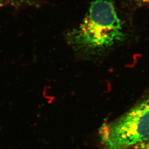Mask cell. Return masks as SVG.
I'll use <instances>...</instances> for the list:
<instances>
[{
  "instance_id": "obj_1",
  "label": "cell",
  "mask_w": 149,
  "mask_h": 149,
  "mask_svg": "<svg viewBox=\"0 0 149 149\" xmlns=\"http://www.w3.org/2000/svg\"><path fill=\"white\" fill-rule=\"evenodd\" d=\"M124 37L113 0H94L80 26L66 36L70 45L82 55L101 53Z\"/></svg>"
},
{
  "instance_id": "obj_2",
  "label": "cell",
  "mask_w": 149,
  "mask_h": 149,
  "mask_svg": "<svg viewBox=\"0 0 149 149\" xmlns=\"http://www.w3.org/2000/svg\"><path fill=\"white\" fill-rule=\"evenodd\" d=\"M100 134L105 149H129L149 140V94L117 120L103 125Z\"/></svg>"
},
{
  "instance_id": "obj_3",
  "label": "cell",
  "mask_w": 149,
  "mask_h": 149,
  "mask_svg": "<svg viewBox=\"0 0 149 149\" xmlns=\"http://www.w3.org/2000/svg\"><path fill=\"white\" fill-rule=\"evenodd\" d=\"M34 0H4L6 5L10 4L12 5H21L22 4L29 3Z\"/></svg>"
},
{
  "instance_id": "obj_4",
  "label": "cell",
  "mask_w": 149,
  "mask_h": 149,
  "mask_svg": "<svg viewBox=\"0 0 149 149\" xmlns=\"http://www.w3.org/2000/svg\"><path fill=\"white\" fill-rule=\"evenodd\" d=\"M129 149H149V140L135 144Z\"/></svg>"
},
{
  "instance_id": "obj_5",
  "label": "cell",
  "mask_w": 149,
  "mask_h": 149,
  "mask_svg": "<svg viewBox=\"0 0 149 149\" xmlns=\"http://www.w3.org/2000/svg\"><path fill=\"white\" fill-rule=\"evenodd\" d=\"M6 5L5 2L4 0H0V6Z\"/></svg>"
},
{
  "instance_id": "obj_6",
  "label": "cell",
  "mask_w": 149,
  "mask_h": 149,
  "mask_svg": "<svg viewBox=\"0 0 149 149\" xmlns=\"http://www.w3.org/2000/svg\"><path fill=\"white\" fill-rule=\"evenodd\" d=\"M142 1H143L144 2H146V3H149V0H142Z\"/></svg>"
}]
</instances>
